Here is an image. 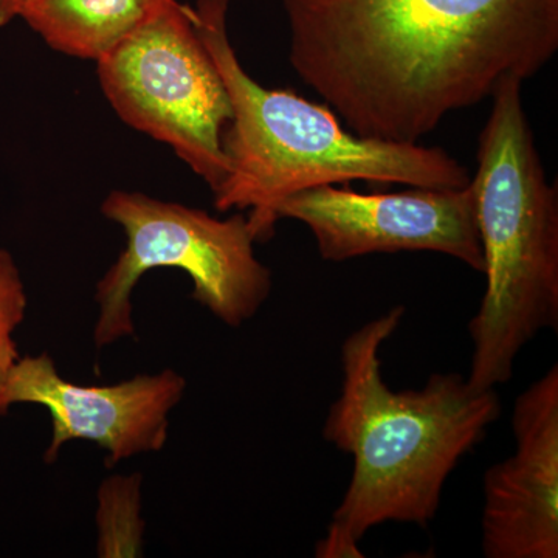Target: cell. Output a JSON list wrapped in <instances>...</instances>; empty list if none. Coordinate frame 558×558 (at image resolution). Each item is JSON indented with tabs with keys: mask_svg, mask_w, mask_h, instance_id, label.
<instances>
[{
	"mask_svg": "<svg viewBox=\"0 0 558 558\" xmlns=\"http://www.w3.org/2000/svg\"><path fill=\"white\" fill-rule=\"evenodd\" d=\"M289 60L360 137L418 143L558 50V0H281Z\"/></svg>",
	"mask_w": 558,
	"mask_h": 558,
	"instance_id": "1",
	"label": "cell"
},
{
	"mask_svg": "<svg viewBox=\"0 0 558 558\" xmlns=\"http://www.w3.org/2000/svg\"><path fill=\"white\" fill-rule=\"evenodd\" d=\"M403 317L405 307H392L343 341L340 396L323 427L354 461L328 527L354 543L391 521L427 527L459 461L501 413L497 389L475 388L457 373L433 374L418 389L389 388L380 351Z\"/></svg>",
	"mask_w": 558,
	"mask_h": 558,
	"instance_id": "2",
	"label": "cell"
},
{
	"mask_svg": "<svg viewBox=\"0 0 558 558\" xmlns=\"http://www.w3.org/2000/svg\"><path fill=\"white\" fill-rule=\"evenodd\" d=\"M230 2L197 0L191 13L233 109L220 138L227 171L213 191L215 207L220 213L250 209L256 242L274 236L282 201L315 186L352 180L417 189L468 185V168L446 149L360 137L341 126L328 105L256 83L231 46Z\"/></svg>",
	"mask_w": 558,
	"mask_h": 558,
	"instance_id": "3",
	"label": "cell"
},
{
	"mask_svg": "<svg viewBox=\"0 0 558 558\" xmlns=\"http://www.w3.org/2000/svg\"><path fill=\"white\" fill-rule=\"evenodd\" d=\"M521 84L506 81L492 97L470 179L487 279L469 323L468 380L480 389L508 384L521 349L558 328V193L546 179Z\"/></svg>",
	"mask_w": 558,
	"mask_h": 558,
	"instance_id": "4",
	"label": "cell"
},
{
	"mask_svg": "<svg viewBox=\"0 0 558 558\" xmlns=\"http://www.w3.org/2000/svg\"><path fill=\"white\" fill-rule=\"evenodd\" d=\"M101 213L123 229L126 247L97 284L98 348L134 336L132 292L149 270L185 271L193 279L191 296L230 328H241L269 299L271 274L256 258L247 216L213 218L202 209L121 190L102 201Z\"/></svg>",
	"mask_w": 558,
	"mask_h": 558,
	"instance_id": "5",
	"label": "cell"
},
{
	"mask_svg": "<svg viewBox=\"0 0 558 558\" xmlns=\"http://www.w3.org/2000/svg\"><path fill=\"white\" fill-rule=\"evenodd\" d=\"M109 105L132 130L174 150L218 189L226 175L223 128L233 109L190 5L172 0L97 61Z\"/></svg>",
	"mask_w": 558,
	"mask_h": 558,
	"instance_id": "6",
	"label": "cell"
},
{
	"mask_svg": "<svg viewBox=\"0 0 558 558\" xmlns=\"http://www.w3.org/2000/svg\"><path fill=\"white\" fill-rule=\"evenodd\" d=\"M277 220L311 230L330 263L377 253L435 252L484 274L472 183L462 189H417L362 194L333 185L300 191L278 205Z\"/></svg>",
	"mask_w": 558,
	"mask_h": 558,
	"instance_id": "7",
	"label": "cell"
},
{
	"mask_svg": "<svg viewBox=\"0 0 558 558\" xmlns=\"http://www.w3.org/2000/svg\"><path fill=\"white\" fill-rule=\"evenodd\" d=\"M186 380L172 369L142 374L108 387L65 380L49 354L14 363L0 385V416L17 403L49 410L51 440L44 454L53 464L65 444L89 440L108 451V464L163 449L171 410L185 395Z\"/></svg>",
	"mask_w": 558,
	"mask_h": 558,
	"instance_id": "8",
	"label": "cell"
},
{
	"mask_svg": "<svg viewBox=\"0 0 558 558\" xmlns=\"http://www.w3.org/2000/svg\"><path fill=\"white\" fill-rule=\"evenodd\" d=\"M515 450L484 475L486 558L558 557V366L517 398Z\"/></svg>",
	"mask_w": 558,
	"mask_h": 558,
	"instance_id": "9",
	"label": "cell"
},
{
	"mask_svg": "<svg viewBox=\"0 0 558 558\" xmlns=\"http://www.w3.org/2000/svg\"><path fill=\"white\" fill-rule=\"evenodd\" d=\"M172 0H32L24 21L50 49L97 62Z\"/></svg>",
	"mask_w": 558,
	"mask_h": 558,
	"instance_id": "10",
	"label": "cell"
},
{
	"mask_svg": "<svg viewBox=\"0 0 558 558\" xmlns=\"http://www.w3.org/2000/svg\"><path fill=\"white\" fill-rule=\"evenodd\" d=\"M142 476H112L100 488L98 556H142L143 520L140 517Z\"/></svg>",
	"mask_w": 558,
	"mask_h": 558,
	"instance_id": "11",
	"label": "cell"
},
{
	"mask_svg": "<svg viewBox=\"0 0 558 558\" xmlns=\"http://www.w3.org/2000/svg\"><path fill=\"white\" fill-rule=\"evenodd\" d=\"M27 292L16 260L0 247V385L21 359L16 333L27 314Z\"/></svg>",
	"mask_w": 558,
	"mask_h": 558,
	"instance_id": "12",
	"label": "cell"
},
{
	"mask_svg": "<svg viewBox=\"0 0 558 558\" xmlns=\"http://www.w3.org/2000/svg\"><path fill=\"white\" fill-rule=\"evenodd\" d=\"M32 0H0V28L20 20L22 11Z\"/></svg>",
	"mask_w": 558,
	"mask_h": 558,
	"instance_id": "13",
	"label": "cell"
}]
</instances>
